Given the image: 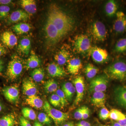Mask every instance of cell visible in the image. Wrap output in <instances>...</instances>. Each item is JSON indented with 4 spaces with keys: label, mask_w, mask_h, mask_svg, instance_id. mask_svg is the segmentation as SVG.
I'll list each match as a JSON object with an SVG mask.
<instances>
[{
    "label": "cell",
    "mask_w": 126,
    "mask_h": 126,
    "mask_svg": "<svg viewBox=\"0 0 126 126\" xmlns=\"http://www.w3.org/2000/svg\"><path fill=\"white\" fill-rule=\"evenodd\" d=\"M20 4L26 12L30 15L35 14L37 11V7L35 1L33 0H22Z\"/></svg>",
    "instance_id": "ffe728a7"
},
{
    "label": "cell",
    "mask_w": 126,
    "mask_h": 126,
    "mask_svg": "<svg viewBox=\"0 0 126 126\" xmlns=\"http://www.w3.org/2000/svg\"><path fill=\"white\" fill-rule=\"evenodd\" d=\"M86 106H84L79 108L75 111L74 113V117L77 120H80L82 118L83 114L85 110Z\"/></svg>",
    "instance_id": "f35d334b"
},
{
    "label": "cell",
    "mask_w": 126,
    "mask_h": 126,
    "mask_svg": "<svg viewBox=\"0 0 126 126\" xmlns=\"http://www.w3.org/2000/svg\"><path fill=\"white\" fill-rule=\"evenodd\" d=\"M69 52L65 49H61L54 56V59L59 65L66 63L70 58Z\"/></svg>",
    "instance_id": "603a6c76"
},
{
    "label": "cell",
    "mask_w": 126,
    "mask_h": 126,
    "mask_svg": "<svg viewBox=\"0 0 126 126\" xmlns=\"http://www.w3.org/2000/svg\"><path fill=\"white\" fill-rule=\"evenodd\" d=\"M110 111L106 107L102 108L99 112V118L102 120H107L109 117Z\"/></svg>",
    "instance_id": "74e56055"
},
{
    "label": "cell",
    "mask_w": 126,
    "mask_h": 126,
    "mask_svg": "<svg viewBox=\"0 0 126 126\" xmlns=\"http://www.w3.org/2000/svg\"><path fill=\"white\" fill-rule=\"evenodd\" d=\"M30 26L26 23H20L15 25L12 27L14 32L18 35L26 33L30 30Z\"/></svg>",
    "instance_id": "d4e9b609"
},
{
    "label": "cell",
    "mask_w": 126,
    "mask_h": 126,
    "mask_svg": "<svg viewBox=\"0 0 126 126\" xmlns=\"http://www.w3.org/2000/svg\"><path fill=\"white\" fill-rule=\"evenodd\" d=\"M62 90L64 93L68 101L71 102L76 92L74 86L71 82H67L63 84Z\"/></svg>",
    "instance_id": "44dd1931"
},
{
    "label": "cell",
    "mask_w": 126,
    "mask_h": 126,
    "mask_svg": "<svg viewBox=\"0 0 126 126\" xmlns=\"http://www.w3.org/2000/svg\"><path fill=\"white\" fill-rule=\"evenodd\" d=\"M21 112L25 118L31 120H34L36 119V113L32 109L28 107L23 108L21 110Z\"/></svg>",
    "instance_id": "1f68e13d"
},
{
    "label": "cell",
    "mask_w": 126,
    "mask_h": 126,
    "mask_svg": "<svg viewBox=\"0 0 126 126\" xmlns=\"http://www.w3.org/2000/svg\"><path fill=\"white\" fill-rule=\"evenodd\" d=\"M23 70V64L20 59L17 56H14L10 61L7 66L6 75L11 81L18 78Z\"/></svg>",
    "instance_id": "277c9868"
},
{
    "label": "cell",
    "mask_w": 126,
    "mask_h": 126,
    "mask_svg": "<svg viewBox=\"0 0 126 126\" xmlns=\"http://www.w3.org/2000/svg\"><path fill=\"white\" fill-rule=\"evenodd\" d=\"M12 2V1L10 0H0V5H6L9 4Z\"/></svg>",
    "instance_id": "7bdbcfd3"
},
{
    "label": "cell",
    "mask_w": 126,
    "mask_h": 126,
    "mask_svg": "<svg viewBox=\"0 0 126 126\" xmlns=\"http://www.w3.org/2000/svg\"><path fill=\"white\" fill-rule=\"evenodd\" d=\"M116 19L113 25V29L118 33L126 32V15L124 12L119 11L116 13Z\"/></svg>",
    "instance_id": "7c38bea8"
},
{
    "label": "cell",
    "mask_w": 126,
    "mask_h": 126,
    "mask_svg": "<svg viewBox=\"0 0 126 126\" xmlns=\"http://www.w3.org/2000/svg\"><path fill=\"white\" fill-rule=\"evenodd\" d=\"M74 83L77 93V96L74 104L77 105L82 100L85 90L84 79L82 76H78L74 79Z\"/></svg>",
    "instance_id": "ba28073f"
},
{
    "label": "cell",
    "mask_w": 126,
    "mask_h": 126,
    "mask_svg": "<svg viewBox=\"0 0 126 126\" xmlns=\"http://www.w3.org/2000/svg\"><path fill=\"white\" fill-rule=\"evenodd\" d=\"M73 125H74L73 122H69L64 124L63 126H73Z\"/></svg>",
    "instance_id": "c3c4849f"
},
{
    "label": "cell",
    "mask_w": 126,
    "mask_h": 126,
    "mask_svg": "<svg viewBox=\"0 0 126 126\" xmlns=\"http://www.w3.org/2000/svg\"><path fill=\"white\" fill-rule=\"evenodd\" d=\"M90 116V110L88 107H85V110L83 114L82 119H86L89 117Z\"/></svg>",
    "instance_id": "60d3db41"
},
{
    "label": "cell",
    "mask_w": 126,
    "mask_h": 126,
    "mask_svg": "<svg viewBox=\"0 0 126 126\" xmlns=\"http://www.w3.org/2000/svg\"><path fill=\"white\" fill-rule=\"evenodd\" d=\"M41 63L40 59L33 51H32L30 55L26 61L25 67L27 69L36 68Z\"/></svg>",
    "instance_id": "d6986e66"
},
{
    "label": "cell",
    "mask_w": 126,
    "mask_h": 126,
    "mask_svg": "<svg viewBox=\"0 0 126 126\" xmlns=\"http://www.w3.org/2000/svg\"><path fill=\"white\" fill-rule=\"evenodd\" d=\"M19 120L21 126H32L29 121L24 117H20Z\"/></svg>",
    "instance_id": "ab89813d"
},
{
    "label": "cell",
    "mask_w": 126,
    "mask_h": 126,
    "mask_svg": "<svg viewBox=\"0 0 126 126\" xmlns=\"http://www.w3.org/2000/svg\"><path fill=\"white\" fill-rule=\"evenodd\" d=\"M10 8L7 5L0 6V19H4L9 15Z\"/></svg>",
    "instance_id": "8d00e7d4"
},
{
    "label": "cell",
    "mask_w": 126,
    "mask_h": 126,
    "mask_svg": "<svg viewBox=\"0 0 126 126\" xmlns=\"http://www.w3.org/2000/svg\"></svg>",
    "instance_id": "f5cc1de1"
},
{
    "label": "cell",
    "mask_w": 126,
    "mask_h": 126,
    "mask_svg": "<svg viewBox=\"0 0 126 126\" xmlns=\"http://www.w3.org/2000/svg\"><path fill=\"white\" fill-rule=\"evenodd\" d=\"M73 126H74V125H73Z\"/></svg>",
    "instance_id": "db71d44e"
},
{
    "label": "cell",
    "mask_w": 126,
    "mask_h": 126,
    "mask_svg": "<svg viewBox=\"0 0 126 126\" xmlns=\"http://www.w3.org/2000/svg\"><path fill=\"white\" fill-rule=\"evenodd\" d=\"M117 10L116 3L114 0H109L106 4L105 6V11L106 14L109 16L114 15Z\"/></svg>",
    "instance_id": "f1b7e54d"
},
{
    "label": "cell",
    "mask_w": 126,
    "mask_h": 126,
    "mask_svg": "<svg viewBox=\"0 0 126 126\" xmlns=\"http://www.w3.org/2000/svg\"><path fill=\"white\" fill-rule=\"evenodd\" d=\"M39 122L42 124L50 126L52 124V119L46 113L41 112L38 116Z\"/></svg>",
    "instance_id": "836d02e7"
},
{
    "label": "cell",
    "mask_w": 126,
    "mask_h": 126,
    "mask_svg": "<svg viewBox=\"0 0 126 126\" xmlns=\"http://www.w3.org/2000/svg\"><path fill=\"white\" fill-rule=\"evenodd\" d=\"M49 102L50 104L55 107H61V100L56 94H54L51 95L50 97Z\"/></svg>",
    "instance_id": "d590c367"
},
{
    "label": "cell",
    "mask_w": 126,
    "mask_h": 126,
    "mask_svg": "<svg viewBox=\"0 0 126 126\" xmlns=\"http://www.w3.org/2000/svg\"><path fill=\"white\" fill-rule=\"evenodd\" d=\"M109 81L107 77L104 75H99L95 77L90 82L89 91L91 92H104L107 90Z\"/></svg>",
    "instance_id": "5b68a950"
},
{
    "label": "cell",
    "mask_w": 126,
    "mask_h": 126,
    "mask_svg": "<svg viewBox=\"0 0 126 126\" xmlns=\"http://www.w3.org/2000/svg\"><path fill=\"white\" fill-rule=\"evenodd\" d=\"M6 50L2 44L0 43V57L6 54Z\"/></svg>",
    "instance_id": "b9f144b4"
},
{
    "label": "cell",
    "mask_w": 126,
    "mask_h": 126,
    "mask_svg": "<svg viewBox=\"0 0 126 126\" xmlns=\"http://www.w3.org/2000/svg\"><path fill=\"white\" fill-rule=\"evenodd\" d=\"M92 33L94 39L98 41H104L107 38V32L106 26L99 21L94 22L92 27Z\"/></svg>",
    "instance_id": "52a82bcc"
},
{
    "label": "cell",
    "mask_w": 126,
    "mask_h": 126,
    "mask_svg": "<svg viewBox=\"0 0 126 126\" xmlns=\"http://www.w3.org/2000/svg\"><path fill=\"white\" fill-rule=\"evenodd\" d=\"M43 108L57 126L63 124L69 118V115L68 112H63L53 108L48 102H45Z\"/></svg>",
    "instance_id": "3957f363"
},
{
    "label": "cell",
    "mask_w": 126,
    "mask_h": 126,
    "mask_svg": "<svg viewBox=\"0 0 126 126\" xmlns=\"http://www.w3.org/2000/svg\"></svg>",
    "instance_id": "11a10c76"
},
{
    "label": "cell",
    "mask_w": 126,
    "mask_h": 126,
    "mask_svg": "<svg viewBox=\"0 0 126 126\" xmlns=\"http://www.w3.org/2000/svg\"><path fill=\"white\" fill-rule=\"evenodd\" d=\"M45 72L43 68H38L34 69L31 73V76L33 80L37 82H39L44 78Z\"/></svg>",
    "instance_id": "4316f807"
},
{
    "label": "cell",
    "mask_w": 126,
    "mask_h": 126,
    "mask_svg": "<svg viewBox=\"0 0 126 126\" xmlns=\"http://www.w3.org/2000/svg\"><path fill=\"white\" fill-rule=\"evenodd\" d=\"M98 72V68L90 63L86 65L84 70L86 77L89 79L93 78Z\"/></svg>",
    "instance_id": "83f0119b"
},
{
    "label": "cell",
    "mask_w": 126,
    "mask_h": 126,
    "mask_svg": "<svg viewBox=\"0 0 126 126\" xmlns=\"http://www.w3.org/2000/svg\"><path fill=\"white\" fill-rule=\"evenodd\" d=\"M74 46L77 51L82 53H87L92 48L90 39L84 34L79 35L75 38Z\"/></svg>",
    "instance_id": "8992f818"
},
{
    "label": "cell",
    "mask_w": 126,
    "mask_h": 126,
    "mask_svg": "<svg viewBox=\"0 0 126 126\" xmlns=\"http://www.w3.org/2000/svg\"><path fill=\"white\" fill-rule=\"evenodd\" d=\"M33 126H43V124L38 121H36L34 124Z\"/></svg>",
    "instance_id": "7dc6e473"
},
{
    "label": "cell",
    "mask_w": 126,
    "mask_h": 126,
    "mask_svg": "<svg viewBox=\"0 0 126 126\" xmlns=\"http://www.w3.org/2000/svg\"><path fill=\"white\" fill-rule=\"evenodd\" d=\"M109 118L117 122L126 118V115L119 110L116 109H111L110 111Z\"/></svg>",
    "instance_id": "4dcf8cb0"
},
{
    "label": "cell",
    "mask_w": 126,
    "mask_h": 126,
    "mask_svg": "<svg viewBox=\"0 0 126 126\" xmlns=\"http://www.w3.org/2000/svg\"><path fill=\"white\" fill-rule=\"evenodd\" d=\"M111 126H122L121 125H120L119 123L116 122H114L112 124Z\"/></svg>",
    "instance_id": "681fc988"
},
{
    "label": "cell",
    "mask_w": 126,
    "mask_h": 126,
    "mask_svg": "<svg viewBox=\"0 0 126 126\" xmlns=\"http://www.w3.org/2000/svg\"><path fill=\"white\" fill-rule=\"evenodd\" d=\"M117 122L122 126H126V118L121 120H119Z\"/></svg>",
    "instance_id": "ee69618b"
},
{
    "label": "cell",
    "mask_w": 126,
    "mask_h": 126,
    "mask_svg": "<svg viewBox=\"0 0 126 126\" xmlns=\"http://www.w3.org/2000/svg\"><path fill=\"white\" fill-rule=\"evenodd\" d=\"M82 63L80 59L74 58L70 60L67 67L68 72L70 74L76 75L82 67Z\"/></svg>",
    "instance_id": "ac0fdd59"
},
{
    "label": "cell",
    "mask_w": 126,
    "mask_h": 126,
    "mask_svg": "<svg viewBox=\"0 0 126 126\" xmlns=\"http://www.w3.org/2000/svg\"><path fill=\"white\" fill-rule=\"evenodd\" d=\"M31 48L30 40L28 37H25L21 40L18 46V49L23 54L28 55Z\"/></svg>",
    "instance_id": "7402d4cb"
},
{
    "label": "cell",
    "mask_w": 126,
    "mask_h": 126,
    "mask_svg": "<svg viewBox=\"0 0 126 126\" xmlns=\"http://www.w3.org/2000/svg\"><path fill=\"white\" fill-rule=\"evenodd\" d=\"M29 18L30 15L27 12L21 10H17L12 13L7 22L9 24L16 23L21 21L27 20Z\"/></svg>",
    "instance_id": "9a60e30c"
},
{
    "label": "cell",
    "mask_w": 126,
    "mask_h": 126,
    "mask_svg": "<svg viewBox=\"0 0 126 126\" xmlns=\"http://www.w3.org/2000/svg\"><path fill=\"white\" fill-rule=\"evenodd\" d=\"M47 71L49 76L53 78L64 77L67 74L63 68L54 63L49 64Z\"/></svg>",
    "instance_id": "2e32d148"
},
{
    "label": "cell",
    "mask_w": 126,
    "mask_h": 126,
    "mask_svg": "<svg viewBox=\"0 0 126 126\" xmlns=\"http://www.w3.org/2000/svg\"><path fill=\"white\" fill-rule=\"evenodd\" d=\"M83 126H91V124H90L88 122H87V123H86V124H85Z\"/></svg>",
    "instance_id": "816d5d0a"
},
{
    "label": "cell",
    "mask_w": 126,
    "mask_h": 126,
    "mask_svg": "<svg viewBox=\"0 0 126 126\" xmlns=\"http://www.w3.org/2000/svg\"><path fill=\"white\" fill-rule=\"evenodd\" d=\"M73 18L56 4H52L48 10L44 27L46 43L49 47L56 45L73 30Z\"/></svg>",
    "instance_id": "6da1fadb"
},
{
    "label": "cell",
    "mask_w": 126,
    "mask_h": 126,
    "mask_svg": "<svg viewBox=\"0 0 126 126\" xmlns=\"http://www.w3.org/2000/svg\"><path fill=\"white\" fill-rule=\"evenodd\" d=\"M115 52L123 53L126 51V38L120 39L116 44L115 48Z\"/></svg>",
    "instance_id": "d6a6232c"
},
{
    "label": "cell",
    "mask_w": 126,
    "mask_h": 126,
    "mask_svg": "<svg viewBox=\"0 0 126 126\" xmlns=\"http://www.w3.org/2000/svg\"><path fill=\"white\" fill-rule=\"evenodd\" d=\"M58 84L53 79H49L46 81L44 85L45 91L47 93H51L56 91Z\"/></svg>",
    "instance_id": "f546056e"
},
{
    "label": "cell",
    "mask_w": 126,
    "mask_h": 126,
    "mask_svg": "<svg viewBox=\"0 0 126 126\" xmlns=\"http://www.w3.org/2000/svg\"><path fill=\"white\" fill-rule=\"evenodd\" d=\"M26 102L31 107L36 109H40L43 106V100L36 94L27 97Z\"/></svg>",
    "instance_id": "cb8c5ba5"
},
{
    "label": "cell",
    "mask_w": 126,
    "mask_h": 126,
    "mask_svg": "<svg viewBox=\"0 0 126 126\" xmlns=\"http://www.w3.org/2000/svg\"><path fill=\"white\" fill-rule=\"evenodd\" d=\"M104 72L110 79L122 82L126 79V63L123 61L115 62L107 68Z\"/></svg>",
    "instance_id": "7a4b0ae2"
},
{
    "label": "cell",
    "mask_w": 126,
    "mask_h": 126,
    "mask_svg": "<svg viewBox=\"0 0 126 126\" xmlns=\"http://www.w3.org/2000/svg\"><path fill=\"white\" fill-rule=\"evenodd\" d=\"M4 69V62L1 60H0V74H1Z\"/></svg>",
    "instance_id": "f6af8a7d"
},
{
    "label": "cell",
    "mask_w": 126,
    "mask_h": 126,
    "mask_svg": "<svg viewBox=\"0 0 126 126\" xmlns=\"http://www.w3.org/2000/svg\"><path fill=\"white\" fill-rule=\"evenodd\" d=\"M91 102L93 105L97 108L105 107L106 102V94L103 92L94 93L91 98Z\"/></svg>",
    "instance_id": "e0dca14e"
},
{
    "label": "cell",
    "mask_w": 126,
    "mask_h": 126,
    "mask_svg": "<svg viewBox=\"0 0 126 126\" xmlns=\"http://www.w3.org/2000/svg\"><path fill=\"white\" fill-rule=\"evenodd\" d=\"M3 109V106L2 104L0 102V112L2 111Z\"/></svg>",
    "instance_id": "f907efd6"
},
{
    "label": "cell",
    "mask_w": 126,
    "mask_h": 126,
    "mask_svg": "<svg viewBox=\"0 0 126 126\" xmlns=\"http://www.w3.org/2000/svg\"><path fill=\"white\" fill-rule=\"evenodd\" d=\"M56 94L59 97L61 100V108L63 109L67 105L68 101L66 98L64 93L62 89H58L56 91Z\"/></svg>",
    "instance_id": "e575fe53"
},
{
    "label": "cell",
    "mask_w": 126,
    "mask_h": 126,
    "mask_svg": "<svg viewBox=\"0 0 126 126\" xmlns=\"http://www.w3.org/2000/svg\"><path fill=\"white\" fill-rule=\"evenodd\" d=\"M2 91L6 99L10 102L16 103L19 101V92L18 88L16 86L6 87L3 89Z\"/></svg>",
    "instance_id": "30bf717a"
},
{
    "label": "cell",
    "mask_w": 126,
    "mask_h": 126,
    "mask_svg": "<svg viewBox=\"0 0 126 126\" xmlns=\"http://www.w3.org/2000/svg\"><path fill=\"white\" fill-rule=\"evenodd\" d=\"M16 119L12 114H7L0 118V126H14Z\"/></svg>",
    "instance_id": "484cf974"
},
{
    "label": "cell",
    "mask_w": 126,
    "mask_h": 126,
    "mask_svg": "<svg viewBox=\"0 0 126 126\" xmlns=\"http://www.w3.org/2000/svg\"><path fill=\"white\" fill-rule=\"evenodd\" d=\"M114 97L116 103L126 109V86H118L115 88Z\"/></svg>",
    "instance_id": "8fae6325"
},
{
    "label": "cell",
    "mask_w": 126,
    "mask_h": 126,
    "mask_svg": "<svg viewBox=\"0 0 126 126\" xmlns=\"http://www.w3.org/2000/svg\"><path fill=\"white\" fill-rule=\"evenodd\" d=\"M90 52L92 58L96 63H101L106 62L108 59V52L106 49L94 47L92 48Z\"/></svg>",
    "instance_id": "9c48e42d"
},
{
    "label": "cell",
    "mask_w": 126,
    "mask_h": 126,
    "mask_svg": "<svg viewBox=\"0 0 126 126\" xmlns=\"http://www.w3.org/2000/svg\"><path fill=\"white\" fill-rule=\"evenodd\" d=\"M0 39L4 45L10 48H12L17 44V37L12 32L6 31L1 35Z\"/></svg>",
    "instance_id": "4fadbf2b"
},
{
    "label": "cell",
    "mask_w": 126,
    "mask_h": 126,
    "mask_svg": "<svg viewBox=\"0 0 126 126\" xmlns=\"http://www.w3.org/2000/svg\"><path fill=\"white\" fill-rule=\"evenodd\" d=\"M87 122L85 121H81L78 123V124H77V126H83L86 124Z\"/></svg>",
    "instance_id": "bcb514c9"
},
{
    "label": "cell",
    "mask_w": 126,
    "mask_h": 126,
    "mask_svg": "<svg viewBox=\"0 0 126 126\" xmlns=\"http://www.w3.org/2000/svg\"><path fill=\"white\" fill-rule=\"evenodd\" d=\"M22 89L23 94L27 96L35 95L38 91L36 84L28 79L23 81Z\"/></svg>",
    "instance_id": "5bb4252c"
}]
</instances>
